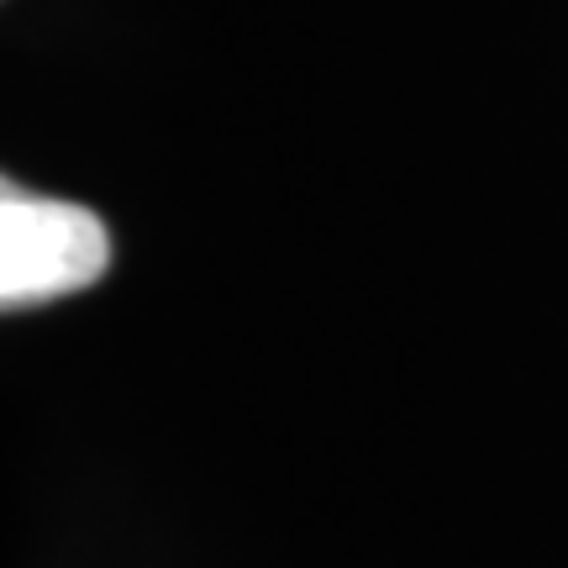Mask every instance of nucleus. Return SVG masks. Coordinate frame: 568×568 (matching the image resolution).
Here are the masks:
<instances>
[{"mask_svg": "<svg viewBox=\"0 0 568 568\" xmlns=\"http://www.w3.org/2000/svg\"><path fill=\"white\" fill-rule=\"evenodd\" d=\"M111 268V232L95 211L53 201L17 180L0 184V305H27L74 295Z\"/></svg>", "mask_w": 568, "mask_h": 568, "instance_id": "f257e3e1", "label": "nucleus"}]
</instances>
